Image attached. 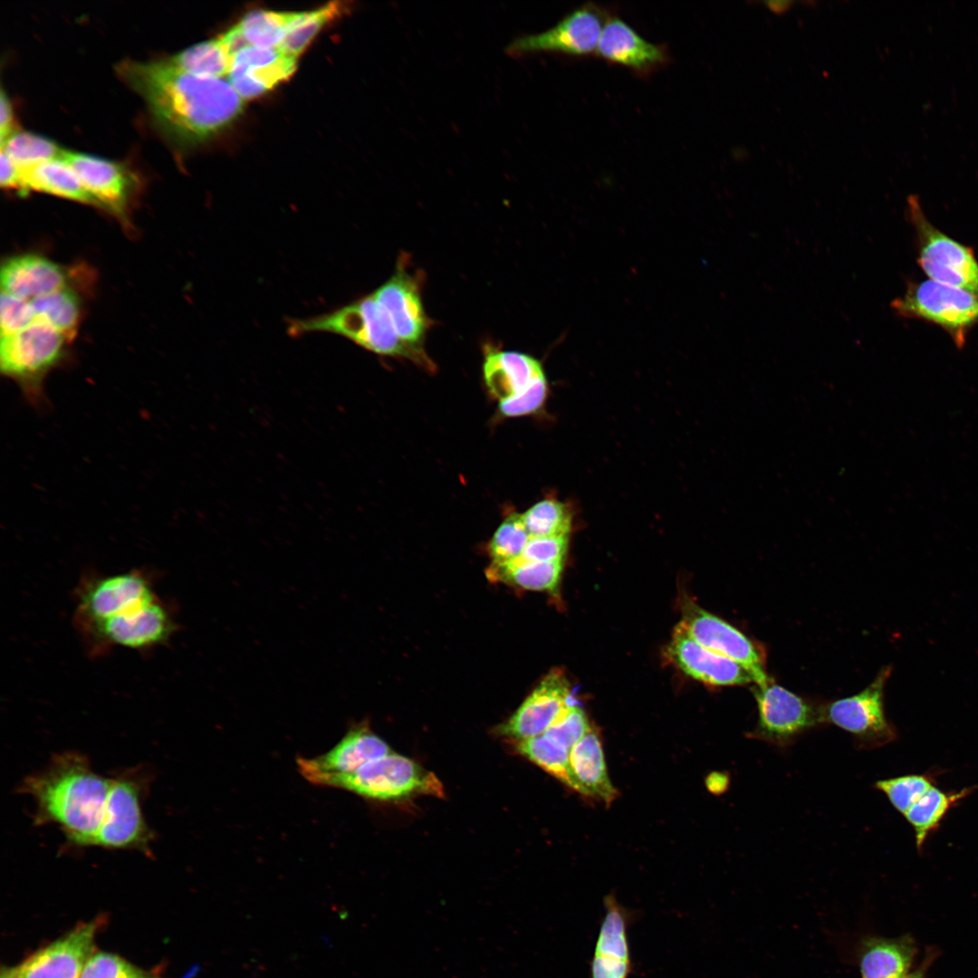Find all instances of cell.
Returning <instances> with one entry per match:
<instances>
[{
  "label": "cell",
  "instance_id": "74e56055",
  "mask_svg": "<svg viewBox=\"0 0 978 978\" xmlns=\"http://www.w3.org/2000/svg\"><path fill=\"white\" fill-rule=\"evenodd\" d=\"M522 514H510L498 527L489 542L488 551L493 564H504L518 560L529 542Z\"/></svg>",
  "mask_w": 978,
  "mask_h": 978
},
{
  "label": "cell",
  "instance_id": "e0dca14e",
  "mask_svg": "<svg viewBox=\"0 0 978 978\" xmlns=\"http://www.w3.org/2000/svg\"><path fill=\"white\" fill-rule=\"evenodd\" d=\"M574 705L567 678L561 671L554 669L501 726L500 732L519 741L535 737L542 734Z\"/></svg>",
  "mask_w": 978,
  "mask_h": 978
},
{
  "label": "cell",
  "instance_id": "d6a6232c",
  "mask_svg": "<svg viewBox=\"0 0 978 978\" xmlns=\"http://www.w3.org/2000/svg\"><path fill=\"white\" fill-rule=\"evenodd\" d=\"M35 320L43 321L71 338L80 318L78 296L70 289L63 288L31 302Z\"/></svg>",
  "mask_w": 978,
  "mask_h": 978
},
{
  "label": "cell",
  "instance_id": "cb8c5ba5",
  "mask_svg": "<svg viewBox=\"0 0 978 978\" xmlns=\"http://www.w3.org/2000/svg\"><path fill=\"white\" fill-rule=\"evenodd\" d=\"M66 282L59 264L37 254L14 256L1 270L2 292L28 302L66 288Z\"/></svg>",
  "mask_w": 978,
  "mask_h": 978
},
{
  "label": "cell",
  "instance_id": "f6af8a7d",
  "mask_svg": "<svg viewBox=\"0 0 978 978\" xmlns=\"http://www.w3.org/2000/svg\"><path fill=\"white\" fill-rule=\"evenodd\" d=\"M0 184L3 188L24 190L22 170L1 150Z\"/></svg>",
  "mask_w": 978,
  "mask_h": 978
},
{
  "label": "cell",
  "instance_id": "ac0fdd59",
  "mask_svg": "<svg viewBox=\"0 0 978 978\" xmlns=\"http://www.w3.org/2000/svg\"><path fill=\"white\" fill-rule=\"evenodd\" d=\"M85 189L104 207L122 216L138 187L136 175L121 163L97 156L64 151L62 157Z\"/></svg>",
  "mask_w": 978,
  "mask_h": 978
},
{
  "label": "cell",
  "instance_id": "b9f144b4",
  "mask_svg": "<svg viewBox=\"0 0 978 978\" xmlns=\"http://www.w3.org/2000/svg\"><path fill=\"white\" fill-rule=\"evenodd\" d=\"M35 321V314L31 302L2 292L0 304L1 337L16 333Z\"/></svg>",
  "mask_w": 978,
  "mask_h": 978
},
{
  "label": "cell",
  "instance_id": "4316f807",
  "mask_svg": "<svg viewBox=\"0 0 978 978\" xmlns=\"http://www.w3.org/2000/svg\"><path fill=\"white\" fill-rule=\"evenodd\" d=\"M24 190L32 189L77 202L99 206L72 168L62 158L47 160L22 170Z\"/></svg>",
  "mask_w": 978,
  "mask_h": 978
},
{
  "label": "cell",
  "instance_id": "8992f818",
  "mask_svg": "<svg viewBox=\"0 0 978 978\" xmlns=\"http://www.w3.org/2000/svg\"><path fill=\"white\" fill-rule=\"evenodd\" d=\"M329 787L384 801L422 793L443 795V787L433 773L395 753L369 762L355 772L336 778Z\"/></svg>",
  "mask_w": 978,
  "mask_h": 978
},
{
  "label": "cell",
  "instance_id": "1f68e13d",
  "mask_svg": "<svg viewBox=\"0 0 978 978\" xmlns=\"http://www.w3.org/2000/svg\"><path fill=\"white\" fill-rule=\"evenodd\" d=\"M297 14L254 10L236 25L249 45L279 48Z\"/></svg>",
  "mask_w": 978,
  "mask_h": 978
},
{
  "label": "cell",
  "instance_id": "f546056e",
  "mask_svg": "<svg viewBox=\"0 0 978 978\" xmlns=\"http://www.w3.org/2000/svg\"><path fill=\"white\" fill-rule=\"evenodd\" d=\"M913 947L906 940L869 941L862 954V978H902L908 970Z\"/></svg>",
  "mask_w": 978,
  "mask_h": 978
},
{
  "label": "cell",
  "instance_id": "8d00e7d4",
  "mask_svg": "<svg viewBox=\"0 0 978 978\" xmlns=\"http://www.w3.org/2000/svg\"><path fill=\"white\" fill-rule=\"evenodd\" d=\"M519 753L561 782L572 788L570 775V753L543 734L519 741Z\"/></svg>",
  "mask_w": 978,
  "mask_h": 978
},
{
  "label": "cell",
  "instance_id": "681fc988",
  "mask_svg": "<svg viewBox=\"0 0 978 978\" xmlns=\"http://www.w3.org/2000/svg\"><path fill=\"white\" fill-rule=\"evenodd\" d=\"M902 978H923L922 972L917 971L910 974H905Z\"/></svg>",
  "mask_w": 978,
  "mask_h": 978
},
{
  "label": "cell",
  "instance_id": "4fadbf2b",
  "mask_svg": "<svg viewBox=\"0 0 978 978\" xmlns=\"http://www.w3.org/2000/svg\"><path fill=\"white\" fill-rule=\"evenodd\" d=\"M104 919L79 923L62 937L41 948L21 964L6 969L8 978H80L95 953L94 939Z\"/></svg>",
  "mask_w": 978,
  "mask_h": 978
},
{
  "label": "cell",
  "instance_id": "ee69618b",
  "mask_svg": "<svg viewBox=\"0 0 978 978\" xmlns=\"http://www.w3.org/2000/svg\"><path fill=\"white\" fill-rule=\"evenodd\" d=\"M547 394V381L543 378L523 392L499 402V410L506 417H519L535 412L542 405Z\"/></svg>",
  "mask_w": 978,
  "mask_h": 978
},
{
  "label": "cell",
  "instance_id": "9a60e30c",
  "mask_svg": "<svg viewBox=\"0 0 978 978\" xmlns=\"http://www.w3.org/2000/svg\"><path fill=\"white\" fill-rule=\"evenodd\" d=\"M175 622L166 605L156 598L118 616L101 621L86 632L102 645L144 649L164 643L174 632Z\"/></svg>",
  "mask_w": 978,
  "mask_h": 978
},
{
  "label": "cell",
  "instance_id": "ffe728a7",
  "mask_svg": "<svg viewBox=\"0 0 978 978\" xmlns=\"http://www.w3.org/2000/svg\"><path fill=\"white\" fill-rule=\"evenodd\" d=\"M596 54L609 63L624 66L643 76L665 66L670 60L666 44L647 41L617 15L608 17Z\"/></svg>",
  "mask_w": 978,
  "mask_h": 978
},
{
  "label": "cell",
  "instance_id": "e575fe53",
  "mask_svg": "<svg viewBox=\"0 0 978 978\" xmlns=\"http://www.w3.org/2000/svg\"><path fill=\"white\" fill-rule=\"evenodd\" d=\"M1 150L21 170L47 160L62 158L64 152L51 139L24 130L13 132L1 143Z\"/></svg>",
  "mask_w": 978,
  "mask_h": 978
},
{
  "label": "cell",
  "instance_id": "9c48e42d",
  "mask_svg": "<svg viewBox=\"0 0 978 978\" xmlns=\"http://www.w3.org/2000/svg\"><path fill=\"white\" fill-rule=\"evenodd\" d=\"M891 671V666L882 667L859 693L823 705L824 724L849 733L861 749L870 750L892 743L896 731L886 715L884 704L885 686Z\"/></svg>",
  "mask_w": 978,
  "mask_h": 978
},
{
  "label": "cell",
  "instance_id": "2e32d148",
  "mask_svg": "<svg viewBox=\"0 0 978 978\" xmlns=\"http://www.w3.org/2000/svg\"><path fill=\"white\" fill-rule=\"evenodd\" d=\"M389 753L388 745L368 725L360 724L351 726L327 753L311 759L298 757L297 766L310 782L329 787L336 778Z\"/></svg>",
  "mask_w": 978,
  "mask_h": 978
},
{
  "label": "cell",
  "instance_id": "52a82bcc",
  "mask_svg": "<svg viewBox=\"0 0 978 978\" xmlns=\"http://www.w3.org/2000/svg\"><path fill=\"white\" fill-rule=\"evenodd\" d=\"M758 718L747 737L787 747L805 732L823 724V705L812 703L769 678L753 689Z\"/></svg>",
  "mask_w": 978,
  "mask_h": 978
},
{
  "label": "cell",
  "instance_id": "5b68a950",
  "mask_svg": "<svg viewBox=\"0 0 978 978\" xmlns=\"http://www.w3.org/2000/svg\"><path fill=\"white\" fill-rule=\"evenodd\" d=\"M891 307L902 317L941 326L958 348L964 346L968 331L978 323V296L931 279L910 283Z\"/></svg>",
  "mask_w": 978,
  "mask_h": 978
},
{
  "label": "cell",
  "instance_id": "30bf717a",
  "mask_svg": "<svg viewBox=\"0 0 978 978\" xmlns=\"http://www.w3.org/2000/svg\"><path fill=\"white\" fill-rule=\"evenodd\" d=\"M909 211L918 242V262L929 279L978 296V263L970 248L934 226L911 197Z\"/></svg>",
  "mask_w": 978,
  "mask_h": 978
},
{
  "label": "cell",
  "instance_id": "bcb514c9",
  "mask_svg": "<svg viewBox=\"0 0 978 978\" xmlns=\"http://www.w3.org/2000/svg\"><path fill=\"white\" fill-rule=\"evenodd\" d=\"M0 107V139L3 143L13 133L12 106L4 90L1 91Z\"/></svg>",
  "mask_w": 978,
  "mask_h": 978
},
{
  "label": "cell",
  "instance_id": "8fae6325",
  "mask_svg": "<svg viewBox=\"0 0 978 978\" xmlns=\"http://www.w3.org/2000/svg\"><path fill=\"white\" fill-rule=\"evenodd\" d=\"M609 16L606 8L595 3H585L563 16L551 28L515 38L509 43L506 52L515 57L537 53L572 57L590 55L596 53Z\"/></svg>",
  "mask_w": 978,
  "mask_h": 978
},
{
  "label": "cell",
  "instance_id": "d4e9b609",
  "mask_svg": "<svg viewBox=\"0 0 978 978\" xmlns=\"http://www.w3.org/2000/svg\"><path fill=\"white\" fill-rule=\"evenodd\" d=\"M489 392L499 401L516 396L545 378L535 358L519 351L490 349L483 364Z\"/></svg>",
  "mask_w": 978,
  "mask_h": 978
},
{
  "label": "cell",
  "instance_id": "83f0119b",
  "mask_svg": "<svg viewBox=\"0 0 978 978\" xmlns=\"http://www.w3.org/2000/svg\"><path fill=\"white\" fill-rule=\"evenodd\" d=\"M563 568V561L534 562L514 561L504 564H491L486 570L489 580L530 590L556 593Z\"/></svg>",
  "mask_w": 978,
  "mask_h": 978
},
{
  "label": "cell",
  "instance_id": "f35d334b",
  "mask_svg": "<svg viewBox=\"0 0 978 978\" xmlns=\"http://www.w3.org/2000/svg\"><path fill=\"white\" fill-rule=\"evenodd\" d=\"M935 780L928 774H909L877 781L875 787L882 791L893 807L903 815L932 786Z\"/></svg>",
  "mask_w": 978,
  "mask_h": 978
},
{
  "label": "cell",
  "instance_id": "7402d4cb",
  "mask_svg": "<svg viewBox=\"0 0 978 978\" xmlns=\"http://www.w3.org/2000/svg\"><path fill=\"white\" fill-rule=\"evenodd\" d=\"M668 658L687 676L715 686H743L753 682L740 664L695 642L678 624L667 647Z\"/></svg>",
  "mask_w": 978,
  "mask_h": 978
},
{
  "label": "cell",
  "instance_id": "ab89813d",
  "mask_svg": "<svg viewBox=\"0 0 978 978\" xmlns=\"http://www.w3.org/2000/svg\"><path fill=\"white\" fill-rule=\"evenodd\" d=\"M80 978H158L119 955L94 953L86 963Z\"/></svg>",
  "mask_w": 978,
  "mask_h": 978
},
{
  "label": "cell",
  "instance_id": "f1b7e54d",
  "mask_svg": "<svg viewBox=\"0 0 978 978\" xmlns=\"http://www.w3.org/2000/svg\"><path fill=\"white\" fill-rule=\"evenodd\" d=\"M971 792V788L959 791H944L934 785L909 808L904 816L915 830L919 851L927 837L940 826L948 811Z\"/></svg>",
  "mask_w": 978,
  "mask_h": 978
},
{
  "label": "cell",
  "instance_id": "c3c4849f",
  "mask_svg": "<svg viewBox=\"0 0 978 978\" xmlns=\"http://www.w3.org/2000/svg\"><path fill=\"white\" fill-rule=\"evenodd\" d=\"M767 7L776 14L784 13L791 7V2L789 1H770L765 3Z\"/></svg>",
  "mask_w": 978,
  "mask_h": 978
},
{
  "label": "cell",
  "instance_id": "44dd1931",
  "mask_svg": "<svg viewBox=\"0 0 978 978\" xmlns=\"http://www.w3.org/2000/svg\"><path fill=\"white\" fill-rule=\"evenodd\" d=\"M296 58L279 48L248 45L231 57L228 79L243 100L257 97L288 79Z\"/></svg>",
  "mask_w": 978,
  "mask_h": 978
},
{
  "label": "cell",
  "instance_id": "5bb4252c",
  "mask_svg": "<svg viewBox=\"0 0 978 978\" xmlns=\"http://www.w3.org/2000/svg\"><path fill=\"white\" fill-rule=\"evenodd\" d=\"M156 598L150 580L141 572L94 578L80 590L77 617L89 628Z\"/></svg>",
  "mask_w": 978,
  "mask_h": 978
},
{
  "label": "cell",
  "instance_id": "7bdbcfd3",
  "mask_svg": "<svg viewBox=\"0 0 978 978\" xmlns=\"http://www.w3.org/2000/svg\"><path fill=\"white\" fill-rule=\"evenodd\" d=\"M568 537H531L518 561L534 562L564 561L568 547Z\"/></svg>",
  "mask_w": 978,
  "mask_h": 978
},
{
  "label": "cell",
  "instance_id": "3957f363",
  "mask_svg": "<svg viewBox=\"0 0 978 978\" xmlns=\"http://www.w3.org/2000/svg\"><path fill=\"white\" fill-rule=\"evenodd\" d=\"M287 332L292 337L316 332L336 334L377 355L406 358L434 369L427 353L418 352L402 341L373 292L325 313L290 319Z\"/></svg>",
  "mask_w": 978,
  "mask_h": 978
},
{
  "label": "cell",
  "instance_id": "6da1fadb",
  "mask_svg": "<svg viewBox=\"0 0 978 978\" xmlns=\"http://www.w3.org/2000/svg\"><path fill=\"white\" fill-rule=\"evenodd\" d=\"M117 71L144 100L153 120L181 145L203 142L229 126L243 99L228 81L192 74L160 61H122Z\"/></svg>",
  "mask_w": 978,
  "mask_h": 978
},
{
  "label": "cell",
  "instance_id": "7a4b0ae2",
  "mask_svg": "<svg viewBox=\"0 0 978 978\" xmlns=\"http://www.w3.org/2000/svg\"><path fill=\"white\" fill-rule=\"evenodd\" d=\"M112 778L94 772L79 753L56 754L42 771L26 777L20 790L35 803L37 825L55 824L69 843L94 846Z\"/></svg>",
  "mask_w": 978,
  "mask_h": 978
},
{
  "label": "cell",
  "instance_id": "484cf974",
  "mask_svg": "<svg viewBox=\"0 0 978 978\" xmlns=\"http://www.w3.org/2000/svg\"><path fill=\"white\" fill-rule=\"evenodd\" d=\"M570 775L572 789L581 794L598 798L607 804L617 796L609 778L599 737L592 729L570 753Z\"/></svg>",
  "mask_w": 978,
  "mask_h": 978
},
{
  "label": "cell",
  "instance_id": "d590c367",
  "mask_svg": "<svg viewBox=\"0 0 978 978\" xmlns=\"http://www.w3.org/2000/svg\"><path fill=\"white\" fill-rule=\"evenodd\" d=\"M522 519L531 537L569 536L571 528L569 509L554 499L535 503L522 514Z\"/></svg>",
  "mask_w": 978,
  "mask_h": 978
},
{
  "label": "cell",
  "instance_id": "277c9868",
  "mask_svg": "<svg viewBox=\"0 0 978 978\" xmlns=\"http://www.w3.org/2000/svg\"><path fill=\"white\" fill-rule=\"evenodd\" d=\"M65 338L40 321L16 333L1 337V371L19 385L25 399L36 408L47 405L43 379L62 360Z\"/></svg>",
  "mask_w": 978,
  "mask_h": 978
},
{
  "label": "cell",
  "instance_id": "7dc6e473",
  "mask_svg": "<svg viewBox=\"0 0 978 978\" xmlns=\"http://www.w3.org/2000/svg\"><path fill=\"white\" fill-rule=\"evenodd\" d=\"M729 776L724 772H711L705 779V785L709 791L715 795L724 793L729 785Z\"/></svg>",
  "mask_w": 978,
  "mask_h": 978
},
{
  "label": "cell",
  "instance_id": "4dcf8cb0",
  "mask_svg": "<svg viewBox=\"0 0 978 978\" xmlns=\"http://www.w3.org/2000/svg\"><path fill=\"white\" fill-rule=\"evenodd\" d=\"M166 60L195 75L222 78L228 74L231 55L218 37L191 45Z\"/></svg>",
  "mask_w": 978,
  "mask_h": 978
},
{
  "label": "cell",
  "instance_id": "60d3db41",
  "mask_svg": "<svg viewBox=\"0 0 978 978\" xmlns=\"http://www.w3.org/2000/svg\"><path fill=\"white\" fill-rule=\"evenodd\" d=\"M591 729L583 709L575 704L560 716L542 734L570 752Z\"/></svg>",
  "mask_w": 978,
  "mask_h": 978
},
{
  "label": "cell",
  "instance_id": "603a6c76",
  "mask_svg": "<svg viewBox=\"0 0 978 978\" xmlns=\"http://www.w3.org/2000/svg\"><path fill=\"white\" fill-rule=\"evenodd\" d=\"M605 914L590 963V978H628L632 971L628 928L630 914L613 896L604 898Z\"/></svg>",
  "mask_w": 978,
  "mask_h": 978
},
{
  "label": "cell",
  "instance_id": "7c38bea8",
  "mask_svg": "<svg viewBox=\"0 0 978 978\" xmlns=\"http://www.w3.org/2000/svg\"><path fill=\"white\" fill-rule=\"evenodd\" d=\"M681 614L679 624L695 642L740 664L756 685L769 680L762 646L689 598L682 600Z\"/></svg>",
  "mask_w": 978,
  "mask_h": 978
},
{
  "label": "cell",
  "instance_id": "ba28073f",
  "mask_svg": "<svg viewBox=\"0 0 978 978\" xmlns=\"http://www.w3.org/2000/svg\"><path fill=\"white\" fill-rule=\"evenodd\" d=\"M145 775L131 771L112 778L95 847L149 850L153 833L142 812Z\"/></svg>",
  "mask_w": 978,
  "mask_h": 978
},
{
  "label": "cell",
  "instance_id": "d6986e66",
  "mask_svg": "<svg viewBox=\"0 0 978 978\" xmlns=\"http://www.w3.org/2000/svg\"><path fill=\"white\" fill-rule=\"evenodd\" d=\"M372 292L388 313L402 341L413 350L426 353L423 342L429 320L422 303L418 281L405 267L398 265L393 275Z\"/></svg>",
  "mask_w": 978,
  "mask_h": 978
},
{
  "label": "cell",
  "instance_id": "f907efd6",
  "mask_svg": "<svg viewBox=\"0 0 978 978\" xmlns=\"http://www.w3.org/2000/svg\"><path fill=\"white\" fill-rule=\"evenodd\" d=\"M1 978H8V976H7L6 973L5 972V970L1 973Z\"/></svg>",
  "mask_w": 978,
  "mask_h": 978
},
{
  "label": "cell",
  "instance_id": "836d02e7",
  "mask_svg": "<svg viewBox=\"0 0 978 978\" xmlns=\"http://www.w3.org/2000/svg\"><path fill=\"white\" fill-rule=\"evenodd\" d=\"M345 8L341 2H331L315 10L298 13L279 49L297 58L317 34L340 16Z\"/></svg>",
  "mask_w": 978,
  "mask_h": 978
}]
</instances>
